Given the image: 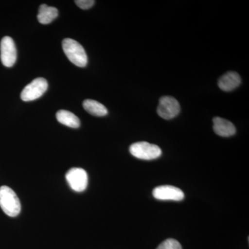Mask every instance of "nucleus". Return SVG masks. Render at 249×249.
<instances>
[{
    "label": "nucleus",
    "instance_id": "nucleus-1",
    "mask_svg": "<svg viewBox=\"0 0 249 249\" xmlns=\"http://www.w3.org/2000/svg\"><path fill=\"white\" fill-rule=\"evenodd\" d=\"M0 207L9 217H16L20 213V201L9 186L0 187Z\"/></svg>",
    "mask_w": 249,
    "mask_h": 249
},
{
    "label": "nucleus",
    "instance_id": "nucleus-2",
    "mask_svg": "<svg viewBox=\"0 0 249 249\" xmlns=\"http://www.w3.org/2000/svg\"><path fill=\"white\" fill-rule=\"evenodd\" d=\"M62 49L67 58L76 66L86 67L88 55L83 46L73 39L66 38L62 41Z\"/></svg>",
    "mask_w": 249,
    "mask_h": 249
},
{
    "label": "nucleus",
    "instance_id": "nucleus-3",
    "mask_svg": "<svg viewBox=\"0 0 249 249\" xmlns=\"http://www.w3.org/2000/svg\"><path fill=\"white\" fill-rule=\"evenodd\" d=\"M129 152L136 158L142 160H155L162 154L161 150L158 145L145 142L132 144L129 147Z\"/></svg>",
    "mask_w": 249,
    "mask_h": 249
},
{
    "label": "nucleus",
    "instance_id": "nucleus-4",
    "mask_svg": "<svg viewBox=\"0 0 249 249\" xmlns=\"http://www.w3.org/2000/svg\"><path fill=\"white\" fill-rule=\"evenodd\" d=\"M48 88L47 80L43 78H36L27 85L21 93V99L24 102L34 101L41 97Z\"/></svg>",
    "mask_w": 249,
    "mask_h": 249
},
{
    "label": "nucleus",
    "instance_id": "nucleus-5",
    "mask_svg": "<svg viewBox=\"0 0 249 249\" xmlns=\"http://www.w3.org/2000/svg\"><path fill=\"white\" fill-rule=\"evenodd\" d=\"M179 112L180 105L178 100L168 96L160 98L157 113L162 119L170 120L176 117Z\"/></svg>",
    "mask_w": 249,
    "mask_h": 249
},
{
    "label": "nucleus",
    "instance_id": "nucleus-6",
    "mask_svg": "<svg viewBox=\"0 0 249 249\" xmlns=\"http://www.w3.org/2000/svg\"><path fill=\"white\" fill-rule=\"evenodd\" d=\"M67 183L73 191L83 192L88 184V175L83 168H71L66 174Z\"/></svg>",
    "mask_w": 249,
    "mask_h": 249
},
{
    "label": "nucleus",
    "instance_id": "nucleus-7",
    "mask_svg": "<svg viewBox=\"0 0 249 249\" xmlns=\"http://www.w3.org/2000/svg\"><path fill=\"white\" fill-rule=\"evenodd\" d=\"M1 60L6 67L14 66L17 60V49L14 40L9 36H5L1 41L0 45Z\"/></svg>",
    "mask_w": 249,
    "mask_h": 249
},
{
    "label": "nucleus",
    "instance_id": "nucleus-8",
    "mask_svg": "<svg viewBox=\"0 0 249 249\" xmlns=\"http://www.w3.org/2000/svg\"><path fill=\"white\" fill-rule=\"evenodd\" d=\"M154 197L159 200L181 201L184 199L183 192L179 188L173 186L157 187L152 192Z\"/></svg>",
    "mask_w": 249,
    "mask_h": 249
},
{
    "label": "nucleus",
    "instance_id": "nucleus-9",
    "mask_svg": "<svg viewBox=\"0 0 249 249\" xmlns=\"http://www.w3.org/2000/svg\"><path fill=\"white\" fill-rule=\"evenodd\" d=\"M241 84L240 75L235 71L227 72L218 80V86L222 91H231Z\"/></svg>",
    "mask_w": 249,
    "mask_h": 249
},
{
    "label": "nucleus",
    "instance_id": "nucleus-10",
    "mask_svg": "<svg viewBox=\"0 0 249 249\" xmlns=\"http://www.w3.org/2000/svg\"><path fill=\"white\" fill-rule=\"evenodd\" d=\"M213 129L217 135L222 137H229L236 133L234 124L227 119L220 117L213 119Z\"/></svg>",
    "mask_w": 249,
    "mask_h": 249
},
{
    "label": "nucleus",
    "instance_id": "nucleus-11",
    "mask_svg": "<svg viewBox=\"0 0 249 249\" xmlns=\"http://www.w3.org/2000/svg\"><path fill=\"white\" fill-rule=\"evenodd\" d=\"M58 16V11L56 8L48 6L46 4H42L39 9L37 14L38 22L42 24H49L53 22Z\"/></svg>",
    "mask_w": 249,
    "mask_h": 249
},
{
    "label": "nucleus",
    "instance_id": "nucleus-12",
    "mask_svg": "<svg viewBox=\"0 0 249 249\" xmlns=\"http://www.w3.org/2000/svg\"><path fill=\"white\" fill-rule=\"evenodd\" d=\"M56 119L60 124L71 128H78L80 125L79 119L70 111L59 110L56 113Z\"/></svg>",
    "mask_w": 249,
    "mask_h": 249
},
{
    "label": "nucleus",
    "instance_id": "nucleus-13",
    "mask_svg": "<svg viewBox=\"0 0 249 249\" xmlns=\"http://www.w3.org/2000/svg\"><path fill=\"white\" fill-rule=\"evenodd\" d=\"M83 106L85 110L91 115L104 116L107 114V108L98 101L91 99L85 100L83 102Z\"/></svg>",
    "mask_w": 249,
    "mask_h": 249
},
{
    "label": "nucleus",
    "instance_id": "nucleus-14",
    "mask_svg": "<svg viewBox=\"0 0 249 249\" xmlns=\"http://www.w3.org/2000/svg\"><path fill=\"white\" fill-rule=\"evenodd\" d=\"M157 249H182V247L178 240L168 239L160 243Z\"/></svg>",
    "mask_w": 249,
    "mask_h": 249
},
{
    "label": "nucleus",
    "instance_id": "nucleus-15",
    "mask_svg": "<svg viewBox=\"0 0 249 249\" xmlns=\"http://www.w3.org/2000/svg\"><path fill=\"white\" fill-rule=\"evenodd\" d=\"M75 3L80 9L87 10L92 7L95 1L93 0H76Z\"/></svg>",
    "mask_w": 249,
    "mask_h": 249
}]
</instances>
